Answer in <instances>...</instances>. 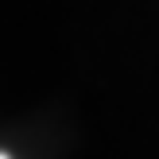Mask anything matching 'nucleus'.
Here are the masks:
<instances>
[{
	"instance_id": "f257e3e1",
	"label": "nucleus",
	"mask_w": 159,
	"mask_h": 159,
	"mask_svg": "<svg viewBox=\"0 0 159 159\" xmlns=\"http://www.w3.org/2000/svg\"><path fill=\"white\" fill-rule=\"evenodd\" d=\"M0 159H12V155H4V152H0Z\"/></svg>"
}]
</instances>
